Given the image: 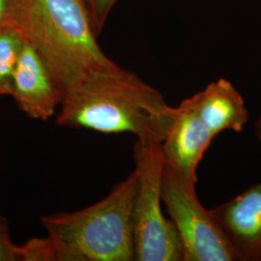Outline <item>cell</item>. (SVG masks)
I'll return each instance as SVG.
<instances>
[{"instance_id":"5","label":"cell","mask_w":261,"mask_h":261,"mask_svg":"<svg viewBox=\"0 0 261 261\" xmlns=\"http://www.w3.org/2000/svg\"><path fill=\"white\" fill-rule=\"evenodd\" d=\"M196 182L164 163L161 197L183 248V261L237 260L232 247L209 211L199 202Z\"/></svg>"},{"instance_id":"11","label":"cell","mask_w":261,"mask_h":261,"mask_svg":"<svg viewBox=\"0 0 261 261\" xmlns=\"http://www.w3.org/2000/svg\"><path fill=\"white\" fill-rule=\"evenodd\" d=\"M94 32L98 36L118 0H83Z\"/></svg>"},{"instance_id":"13","label":"cell","mask_w":261,"mask_h":261,"mask_svg":"<svg viewBox=\"0 0 261 261\" xmlns=\"http://www.w3.org/2000/svg\"><path fill=\"white\" fill-rule=\"evenodd\" d=\"M18 0H0V25L16 23Z\"/></svg>"},{"instance_id":"12","label":"cell","mask_w":261,"mask_h":261,"mask_svg":"<svg viewBox=\"0 0 261 261\" xmlns=\"http://www.w3.org/2000/svg\"><path fill=\"white\" fill-rule=\"evenodd\" d=\"M0 261H19V246L13 242L7 220L0 215Z\"/></svg>"},{"instance_id":"6","label":"cell","mask_w":261,"mask_h":261,"mask_svg":"<svg viewBox=\"0 0 261 261\" xmlns=\"http://www.w3.org/2000/svg\"><path fill=\"white\" fill-rule=\"evenodd\" d=\"M11 96L30 118L47 120L62 103L64 92L46 61L28 40L19 56Z\"/></svg>"},{"instance_id":"2","label":"cell","mask_w":261,"mask_h":261,"mask_svg":"<svg viewBox=\"0 0 261 261\" xmlns=\"http://www.w3.org/2000/svg\"><path fill=\"white\" fill-rule=\"evenodd\" d=\"M134 170L102 200L74 212L45 216L51 261L135 260Z\"/></svg>"},{"instance_id":"14","label":"cell","mask_w":261,"mask_h":261,"mask_svg":"<svg viewBox=\"0 0 261 261\" xmlns=\"http://www.w3.org/2000/svg\"><path fill=\"white\" fill-rule=\"evenodd\" d=\"M255 134L257 137V140L259 141L261 145V114L260 116L258 117L256 124H255Z\"/></svg>"},{"instance_id":"8","label":"cell","mask_w":261,"mask_h":261,"mask_svg":"<svg viewBox=\"0 0 261 261\" xmlns=\"http://www.w3.org/2000/svg\"><path fill=\"white\" fill-rule=\"evenodd\" d=\"M214 139L188 98L176 108L174 120L162 142L165 163L196 183L198 165Z\"/></svg>"},{"instance_id":"7","label":"cell","mask_w":261,"mask_h":261,"mask_svg":"<svg viewBox=\"0 0 261 261\" xmlns=\"http://www.w3.org/2000/svg\"><path fill=\"white\" fill-rule=\"evenodd\" d=\"M209 212L237 260L261 261V182Z\"/></svg>"},{"instance_id":"4","label":"cell","mask_w":261,"mask_h":261,"mask_svg":"<svg viewBox=\"0 0 261 261\" xmlns=\"http://www.w3.org/2000/svg\"><path fill=\"white\" fill-rule=\"evenodd\" d=\"M134 158L138 176L133 210L135 260L183 261L177 230L161 208V177L165 163L162 143L137 140Z\"/></svg>"},{"instance_id":"1","label":"cell","mask_w":261,"mask_h":261,"mask_svg":"<svg viewBox=\"0 0 261 261\" xmlns=\"http://www.w3.org/2000/svg\"><path fill=\"white\" fill-rule=\"evenodd\" d=\"M175 113L157 89L113 63L86 72L67 87L57 124L162 143Z\"/></svg>"},{"instance_id":"9","label":"cell","mask_w":261,"mask_h":261,"mask_svg":"<svg viewBox=\"0 0 261 261\" xmlns=\"http://www.w3.org/2000/svg\"><path fill=\"white\" fill-rule=\"evenodd\" d=\"M189 99L214 138L224 130L242 132L249 119L241 94L225 79L208 84Z\"/></svg>"},{"instance_id":"10","label":"cell","mask_w":261,"mask_h":261,"mask_svg":"<svg viewBox=\"0 0 261 261\" xmlns=\"http://www.w3.org/2000/svg\"><path fill=\"white\" fill-rule=\"evenodd\" d=\"M25 37L17 24L0 25V97L11 96L12 83Z\"/></svg>"},{"instance_id":"3","label":"cell","mask_w":261,"mask_h":261,"mask_svg":"<svg viewBox=\"0 0 261 261\" xmlns=\"http://www.w3.org/2000/svg\"><path fill=\"white\" fill-rule=\"evenodd\" d=\"M16 23L64 93L86 72L114 63L98 44L83 0H18Z\"/></svg>"}]
</instances>
